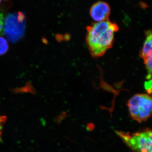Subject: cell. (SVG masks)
Listing matches in <instances>:
<instances>
[{
	"label": "cell",
	"instance_id": "1",
	"mask_svg": "<svg viewBox=\"0 0 152 152\" xmlns=\"http://www.w3.org/2000/svg\"><path fill=\"white\" fill-rule=\"evenodd\" d=\"M119 27L116 23L106 20L96 22L87 27L86 42L91 55L95 58L103 56L112 48L115 33Z\"/></svg>",
	"mask_w": 152,
	"mask_h": 152
},
{
	"label": "cell",
	"instance_id": "2",
	"mask_svg": "<svg viewBox=\"0 0 152 152\" xmlns=\"http://www.w3.org/2000/svg\"><path fill=\"white\" fill-rule=\"evenodd\" d=\"M133 152H152V132L149 128L130 134L129 132H116Z\"/></svg>",
	"mask_w": 152,
	"mask_h": 152
},
{
	"label": "cell",
	"instance_id": "3",
	"mask_svg": "<svg viewBox=\"0 0 152 152\" xmlns=\"http://www.w3.org/2000/svg\"><path fill=\"white\" fill-rule=\"evenodd\" d=\"M130 115L139 123L146 121L151 116V97L146 94H137L129 100L127 103Z\"/></svg>",
	"mask_w": 152,
	"mask_h": 152
},
{
	"label": "cell",
	"instance_id": "4",
	"mask_svg": "<svg viewBox=\"0 0 152 152\" xmlns=\"http://www.w3.org/2000/svg\"><path fill=\"white\" fill-rule=\"evenodd\" d=\"M26 23V19L23 14H9L4 21L3 34L9 41L15 42L23 36Z\"/></svg>",
	"mask_w": 152,
	"mask_h": 152
},
{
	"label": "cell",
	"instance_id": "5",
	"mask_svg": "<svg viewBox=\"0 0 152 152\" xmlns=\"http://www.w3.org/2000/svg\"><path fill=\"white\" fill-rule=\"evenodd\" d=\"M110 13V7L107 3L104 1L96 2L91 7L90 10L91 18L96 22L108 20Z\"/></svg>",
	"mask_w": 152,
	"mask_h": 152
},
{
	"label": "cell",
	"instance_id": "6",
	"mask_svg": "<svg viewBox=\"0 0 152 152\" xmlns=\"http://www.w3.org/2000/svg\"><path fill=\"white\" fill-rule=\"evenodd\" d=\"M146 39L144 42L143 46L140 52V56L142 58H145L150 54L152 53V34L151 30L146 31Z\"/></svg>",
	"mask_w": 152,
	"mask_h": 152
},
{
	"label": "cell",
	"instance_id": "7",
	"mask_svg": "<svg viewBox=\"0 0 152 152\" xmlns=\"http://www.w3.org/2000/svg\"><path fill=\"white\" fill-rule=\"evenodd\" d=\"M152 53L150 54L148 56L144 59V63L145 64L146 68L147 70L148 71V75H147L146 78L148 80H151L152 77Z\"/></svg>",
	"mask_w": 152,
	"mask_h": 152
},
{
	"label": "cell",
	"instance_id": "8",
	"mask_svg": "<svg viewBox=\"0 0 152 152\" xmlns=\"http://www.w3.org/2000/svg\"><path fill=\"white\" fill-rule=\"evenodd\" d=\"M8 50L7 42L5 39L0 37V55L5 53Z\"/></svg>",
	"mask_w": 152,
	"mask_h": 152
},
{
	"label": "cell",
	"instance_id": "9",
	"mask_svg": "<svg viewBox=\"0 0 152 152\" xmlns=\"http://www.w3.org/2000/svg\"><path fill=\"white\" fill-rule=\"evenodd\" d=\"M4 17L3 13L0 10V35L3 34V28H4Z\"/></svg>",
	"mask_w": 152,
	"mask_h": 152
},
{
	"label": "cell",
	"instance_id": "10",
	"mask_svg": "<svg viewBox=\"0 0 152 152\" xmlns=\"http://www.w3.org/2000/svg\"><path fill=\"white\" fill-rule=\"evenodd\" d=\"M7 120V117L5 116H0V141L1 137V129L4 124Z\"/></svg>",
	"mask_w": 152,
	"mask_h": 152
},
{
	"label": "cell",
	"instance_id": "11",
	"mask_svg": "<svg viewBox=\"0 0 152 152\" xmlns=\"http://www.w3.org/2000/svg\"><path fill=\"white\" fill-rule=\"evenodd\" d=\"M152 82L151 80L149 81L146 82L145 83V88L148 91H149V94L151 93L152 88Z\"/></svg>",
	"mask_w": 152,
	"mask_h": 152
},
{
	"label": "cell",
	"instance_id": "12",
	"mask_svg": "<svg viewBox=\"0 0 152 152\" xmlns=\"http://www.w3.org/2000/svg\"><path fill=\"white\" fill-rule=\"evenodd\" d=\"M1 2V1H0V2Z\"/></svg>",
	"mask_w": 152,
	"mask_h": 152
}]
</instances>
